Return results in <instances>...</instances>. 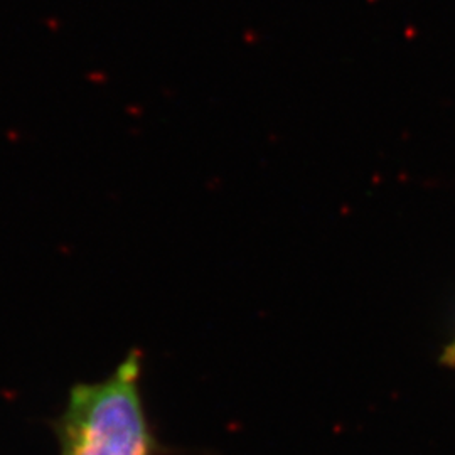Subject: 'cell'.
Here are the masks:
<instances>
[{"label": "cell", "mask_w": 455, "mask_h": 455, "mask_svg": "<svg viewBox=\"0 0 455 455\" xmlns=\"http://www.w3.org/2000/svg\"><path fill=\"white\" fill-rule=\"evenodd\" d=\"M59 455H166L142 394V356L132 349L105 379L78 383L52 420Z\"/></svg>", "instance_id": "1"}, {"label": "cell", "mask_w": 455, "mask_h": 455, "mask_svg": "<svg viewBox=\"0 0 455 455\" xmlns=\"http://www.w3.org/2000/svg\"><path fill=\"white\" fill-rule=\"evenodd\" d=\"M440 362L444 364L445 368H452V369H455V336H453L452 341L445 345L444 351H442Z\"/></svg>", "instance_id": "2"}]
</instances>
